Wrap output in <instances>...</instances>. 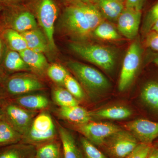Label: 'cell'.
Listing matches in <instances>:
<instances>
[{"label":"cell","instance_id":"1","mask_svg":"<svg viewBox=\"0 0 158 158\" xmlns=\"http://www.w3.org/2000/svg\"><path fill=\"white\" fill-rule=\"evenodd\" d=\"M63 22L64 27L70 34L81 39L88 37L97 27L87 5L83 2L66 8Z\"/></svg>","mask_w":158,"mask_h":158},{"label":"cell","instance_id":"2","mask_svg":"<svg viewBox=\"0 0 158 158\" xmlns=\"http://www.w3.org/2000/svg\"><path fill=\"white\" fill-rule=\"evenodd\" d=\"M67 66L89 93H102L109 88L107 79L95 69L75 61L68 62Z\"/></svg>","mask_w":158,"mask_h":158},{"label":"cell","instance_id":"3","mask_svg":"<svg viewBox=\"0 0 158 158\" xmlns=\"http://www.w3.org/2000/svg\"><path fill=\"white\" fill-rule=\"evenodd\" d=\"M56 135L55 125L51 116L48 113H41L34 118L20 143L37 146L55 140Z\"/></svg>","mask_w":158,"mask_h":158},{"label":"cell","instance_id":"4","mask_svg":"<svg viewBox=\"0 0 158 158\" xmlns=\"http://www.w3.org/2000/svg\"><path fill=\"white\" fill-rule=\"evenodd\" d=\"M71 49L85 60L105 70H111L115 65V57L111 50L99 45L74 43Z\"/></svg>","mask_w":158,"mask_h":158},{"label":"cell","instance_id":"5","mask_svg":"<svg viewBox=\"0 0 158 158\" xmlns=\"http://www.w3.org/2000/svg\"><path fill=\"white\" fill-rule=\"evenodd\" d=\"M141 55L140 44L136 40L130 46L124 57L118 81L119 91H124L132 83L140 66Z\"/></svg>","mask_w":158,"mask_h":158},{"label":"cell","instance_id":"6","mask_svg":"<svg viewBox=\"0 0 158 158\" xmlns=\"http://www.w3.org/2000/svg\"><path fill=\"white\" fill-rule=\"evenodd\" d=\"M74 128L84 137L95 145H102L108 138L122 130L116 125L109 123L88 122L81 124H74Z\"/></svg>","mask_w":158,"mask_h":158},{"label":"cell","instance_id":"7","mask_svg":"<svg viewBox=\"0 0 158 158\" xmlns=\"http://www.w3.org/2000/svg\"><path fill=\"white\" fill-rule=\"evenodd\" d=\"M3 116L10 124L23 136L31 127L35 113L15 103L5 105L2 109Z\"/></svg>","mask_w":158,"mask_h":158},{"label":"cell","instance_id":"8","mask_svg":"<svg viewBox=\"0 0 158 158\" xmlns=\"http://www.w3.org/2000/svg\"><path fill=\"white\" fill-rule=\"evenodd\" d=\"M124 127L140 143L152 144L158 140V121L144 118H138L127 123Z\"/></svg>","mask_w":158,"mask_h":158},{"label":"cell","instance_id":"9","mask_svg":"<svg viewBox=\"0 0 158 158\" xmlns=\"http://www.w3.org/2000/svg\"><path fill=\"white\" fill-rule=\"evenodd\" d=\"M6 91L12 95H21L43 90L44 85L39 79L29 74H16L9 77L5 83Z\"/></svg>","mask_w":158,"mask_h":158},{"label":"cell","instance_id":"10","mask_svg":"<svg viewBox=\"0 0 158 158\" xmlns=\"http://www.w3.org/2000/svg\"><path fill=\"white\" fill-rule=\"evenodd\" d=\"M106 141L109 152L116 158H125L139 143L131 133L123 130L113 134Z\"/></svg>","mask_w":158,"mask_h":158},{"label":"cell","instance_id":"11","mask_svg":"<svg viewBox=\"0 0 158 158\" xmlns=\"http://www.w3.org/2000/svg\"><path fill=\"white\" fill-rule=\"evenodd\" d=\"M58 9L52 0H41L37 9V16L51 48H55L54 39L55 23Z\"/></svg>","mask_w":158,"mask_h":158},{"label":"cell","instance_id":"12","mask_svg":"<svg viewBox=\"0 0 158 158\" xmlns=\"http://www.w3.org/2000/svg\"><path fill=\"white\" fill-rule=\"evenodd\" d=\"M141 17V10L125 8L117 20L118 32L127 39H134L138 34Z\"/></svg>","mask_w":158,"mask_h":158},{"label":"cell","instance_id":"13","mask_svg":"<svg viewBox=\"0 0 158 158\" xmlns=\"http://www.w3.org/2000/svg\"><path fill=\"white\" fill-rule=\"evenodd\" d=\"M140 98L147 113L158 122V80H150L142 86Z\"/></svg>","mask_w":158,"mask_h":158},{"label":"cell","instance_id":"14","mask_svg":"<svg viewBox=\"0 0 158 158\" xmlns=\"http://www.w3.org/2000/svg\"><path fill=\"white\" fill-rule=\"evenodd\" d=\"M59 113L62 118L74 124H84L90 121L92 118L90 112L79 105L60 107Z\"/></svg>","mask_w":158,"mask_h":158},{"label":"cell","instance_id":"15","mask_svg":"<svg viewBox=\"0 0 158 158\" xmlns=\"http://www.w3.org/2000/svg\"><path fill=\"white\" fill-rule=\"evenodd\" d=\"M25 40L28 48L33 50L44 52L50 48L45 34L36 29L20 33Z\"/></svg>","mask_w":158,"mask_h":158},{"label":"cell","instance_id":"16","mask_svg":"<svg viewBox=\"0 0 158 158\" xmlns=\"http://www.w3.org/2000/svg\"><path fill=\"white\" fill-rule=\"evenodd\" d=\"M19 53L26 64L35 72L42 73L48 68L47 61L42 53L28 48Z\"/></svg>","mask_w":158,"mask_h":158},{"label":"cell","instance_id":"17","mask_svg":"<svg viewBox=\"0 0 158 158\" xmlns=\"http://www.w3.org/2000/svg\"><path fill=\"white\" fill-rule=\"evenodd\" d=\"M9 25L15 31L22 33L37 28V23L32 13L24 11L11 18Z\"/></svg>","mask_w":158,"mask_h":158},{"label":"cell","instance_id":"18","mask_svg":"<svg viewBox=\"0 0 158 158\" xmlns=\"http://www.w3.org/2000/svg\"><path fill=\"white\" fill-rule=\"evenodd\" d=\"M58 131L64 158H82L81 152L71 133L60 125L58 127Z\"/></svg>","mask_w":158,"mask_h":158},{"label":"cell","instance_id":"19","mask_svg":"<svg viewBox=\"0 0 158 158\" xmlns=\"http://www.w3.org/2000/svg\"><path fill=\"white\" fill-rule=\"evenodd\" d=\"M97 8L104 17L112 21H117L124 10L122 2L118 0H95Z\"/></svg>","mask_w":158,"mask_h":158},{"label":"cell","instance_id":"20","mask_svg":"<svg viewBox=\"0 0 158 158\" xmlns=\"http://www.w3.org/2000/svg\"><path fill=\"white\" fill-rule=\"evenodd\" d=\"M14 102L20 106L33 111L44 110L49 106L48 99L42 94L20 96L15 99Z\"/></svg>","mask_w":158,"mask_h":158},{"label":"cell","instance_id":"21","mask_svg":"<svg viewBox=\"0 0 158 158\" xmlns=\"http://www.w3.org/2000/svg\"><path fill=\"white\" fill-rule=\"evenodd\" d=\"M23 137L6 120L2 113L0 115V145L17 144L21 142Z\"/></svg>","mask_w":158,"mask_h":158},{"label":"cell","instance_id":"22","mask_svg":"<svg viewBox=\"0 0 158 158\" xmlns=\"http://www.w3.org/2000/svg\"><path fill=\"white\" fill-rule=\"evenodd\" d=\"M35 153L34 145L17 143L4 150L0 153V158H31Z\"/></svg>","mask_w":158,"mask_h":158},{"label":"cell","instance_id":"23","mask_svg":"<svg viewBox=\"0 0 158 158\" xmlns=\"http://www.w3.org/2000/svg\"><path fill=\"white\" fill-rule=\"evenodd\" d=\"M91 117L121 120L128 118L132 112L128 108L123 106H114L90 112Z\"/></svg>","mask_w":158,"mask_h":158},{"label":"cell","instance_id":"24","mask_svg":"<svg viewBox=\"0 0 158 158\" xmlns=\"http://www.w3.org/2000/svg\"><path fill=\"white\" fill-rule=\"evenodd\" d=\"M4 65L6 70L11 72L31 70L21 56L19 53L10 50L5 54Z\"/></svg>","mask_w":158,"mask_h":158},{"label":"cell","instance_id":"25","mask_svg":"<svg viewBox=\"0 0 158 158\" xmlns=\"http://www.w3.org/2000/svg\"><path fill=\"white\" fill-rule=\"evenodd\" d=\"M36 158H61V144L56 140L36 146Z\"/></svg>","mask_w":158,"mask_h":158},{"label":"cell","instance_id":"26","mask_svg":"<svg viewBox=\"0 0 158 158\" xmlns=\"http://www.w3.org/2000/svg\"><path fill=\"white\" fill-rule=\"evenodd\" d=\"M3 36L10 50L20 52L28 48L25 40L19 32L9 28L5 31Z\"/></svg>","mask_w":158,"mask_h":158},{"label":"cell","instance_id":"27","mask_svg":"<svg viewBox=\"0 0 158 158\" xmlns=\"http://www.w3.org/2000/svg\"><path fill=\"white\" fill-rule=\"evenodd\" d=\"M53 98L58 106L62 107H70L79 105L78 101L66 89L57 88L53 92Z\"/></svg>","mask_w":158,"mask_h":158},{"label":"cell","instance_id":"28","mask_svg":"<svg viewBox=\"0 0 158 158\" xmlns=\"http://www.w3.org/2000/svg\"><path fill=\"white\" fill-rule=\"evenodd\" d=\"M94 36L102 40H116L120 38L116 29L110 23L103 21L93 31Z\"/></svg>","mask_w":158,"mask_h":158},{"label":"cell","instance_id":"29","mask_svg":"<svg viewBox=\"0 0 158 158\" xmlns=\"http://www.w3.org/2000/svg\"><path fill=\"white\" fill-rule=\"evenodd\" d=\"M47 73L53 81L63 85L65 78L69 74L64 67L58 64H53L48 66L47 69Z\"/></svg>","mask_w":158,"mask_h":158},{"label":"cell","instance_id":"30","mask_svg":"<svg viewBox=\"0 0 158 158\" xmlns=\"http://www.w3.org/2000/svg\"><path fill=\"white\" fill-rule=\"evenodd\" d=\"M66 90L70 92L77 100H81L85 98L84 90L78 82L69 74L65 78L64 84Z\"/></svg>","mask_w":158,"mask_h":158},{"label":"cell","instance_id":"31","mask_svg":"<svg viewBox=\"0 0 158 158\" xmlns=\"http://www.w3.org/2000/svg\"><path fill=\"white\" fill-rule=\"evenodd\" d=\"M81 142L86 158H107L94 144L85 137L81 138Z\"/></svg>","mask_w":158,"mask_h":158},{"label":"cell","instance_id":"32","mask_svg":"<svg viewBox=\"0 0 158 158\" xmlns=\"http://www.w3.org/2000/svg\"><path fill=\"white\" fill-rule=\"evenodd\" d=\"M152 146V144L139 142L135 149L125 158H147Z\"/></svg>","mask_w":158,"mask_h":158},{"label":"cell","instance_id":"33","mask_svg":"<svg viewBox=\"0 0 158 158\" xmlns=\"http://www.w3.org/2000/svg\"><path fill=\"white\" fill-rule=\"evenodd\" d=\"M158 19V2L148 12L143 25L144 31L151 30L155 22Z\"/></svg>","mask_w":158,"mask_h":158},{"label":"cell","instance_id":"34","mask_svg":"<svg viewBox=\"0 0 158 158\" xmlns=\"http://www.w3.org/2000/svg\"><path fill=\"white\" fill-rule=\"evenodd\" d=\"M146 42L150 48L158 51V33L152 31L148 36Z\"/></svg>","mask_w":158,"mask_h":158},{"label":"cell","instance_id":"35","mask_svg":"<svg viewBox=\"0 0 158 158\" xmlns=\"http://www.w3.org/2000/svg\"><path fill=\"white\" fill-rule=\"evenodd\" d=\"M144 0H126L125 8L141 10Z\"/></svg>","mask_w":158,"mask_h":158},{"label":"cell","instance_id":"36","mask_svg":"<svg viewBox=\"0 0 158 158\" xmlns=\"http://www.w3.org/2000/svg\"><path fill=\"white\" fill-rule=\"evenodd\" d=\"M147 158H158V148L153 145Z\"/></svg>","mask_w":158,"mask_h":158},{"label":"cell","instance_id":"37","mask_svg":"<svg viewBox=\"0 0 158 158\" xmlns=\"http://www.w3.org/2000/svg\"><path fill=\"white\" fill-rule=\"evenodd\" d=\"M4 43L2 39L0 37V62L3 59L4 52Z\"/></svg>","mask_w":158,"mask_h":158},{"label":"cell","instance_id":"38","mask_svg":"<svg viewBox=\"0 0 158 158\" xmlns=\"http://www.w3.org/2000/svg\"><path fill=\"white\" fill-rule=\"evenodd\" d=\"M151 31L158 33V19L155 22L152 27Z\"/></svg>","mask_w":158,"mask_h":158},{"label":"cell","instance_id":"39","mask_svg":"<svg viewBox=\"0 0 158 158\" xmlns=\"http://www.w3.org/2000/svg\"><path fill=\"white\" fill-rule=\"evenodd\" d=\"M5 76L3 71L0 69V84L5 80Z\"/></svg>","mask_w":158,"mask_h":158},{"label":"cell","instance_id":"40","mask_svg":"<svg viewBox=\"0 0 158 158\" xmlns=\"http://www.w3.org/2000/svg\"><path fill=\"white\" fill-rule=\"evenodd\" d=\"M152 144L158 148V140H156V141H155V142L153 143Z\"/></svg>","mask_w":158,"mask_h":158},{"label":"cell","instance_id":"41","mask_svg":"<svg viewBox=\"0 0 158 158\" xmlns=\"http://www.w3.org/2000/svg\"><path fill=\"white\" fill-rule=\"evenodd\" d=\"M154 63H155L156 65H157L158 66V57L154 59Z\"/></svg>","mask_w":158,"mask_h":158},{"label":"cell","instance_id":"42","mask_svg":"<svg viewBox=\"0 0 158 158\" xmlns=\"http://www.w3.org/2000/svg\"><path fill=\"white\" fill-rule=\"evenodd\" d=\"M2 109H0V115L2 114Z\"/></svg>","mask_w":158,"mask_h":158},{"label":"cell","instance_id":"43","mask_svg":"<svg viewBox=\"0 0 158 158\" xmlns=\"http://www.w3.org/2000/svg\"><path fill=\"white\" fill-rule=\"evenodd\" d=\"M31 158H36V157H35V155L33 156H32V157H31Z\"/></svg>","mask_w":158,"mask_h":158},{"label":"cell","instance_id":"44","mask_svg":"<svg viewBox=\"0 0 158 158\" xmlns=\"http://www.w3.org/2000/svg\"><path fill=\"white\" fill-rule=\"evenodd\" d=\"M80 1H88V0H80Z\"/></svg>","mask_w":158,"mask_h":158},{"label":"cell","instance_id":"45","mask_svg":"<svg viewBox=\"0 0 158 158\" xmlns=\"http://www.w3.org/2000/svg\"><path fill=\"white\" fill-rule=\"evenodd\" d=\"M118 1H120V2H123V1H124V0H118Z\"/></svg>","mask_w":158,"mask_h":158},{"label":"cell","instance_id":"46","mask_svg":"<svg viewBox=\"0 0 158 158\" xmlns=\"http://www.w3.org/2000/svg\"><path fill=\"white\" fill-rule=\"evenodd\" d=\"M8 1H15V0H8Z\"/></svg>","mask_w":158,"mask_h":158}]
</instances>
